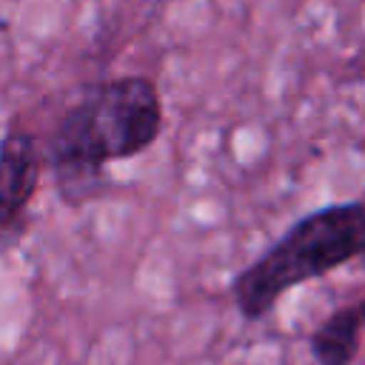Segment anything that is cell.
<instances>
[{"mask_svg":"<svg viewBox=\"0 0 365 365\" xmlns=\"http://www.w3.org/2000/svg\"><path fill=\"white\" fill-rule=\"evenodd\" d=\"M163 128V100L148 77L128 74L88 88L57 123L46 157L66 202L103 188V165L143 154Z\"/></svg>","mask_w":365,"mask_h":365,"instance_id":"6da1fadb","label":"cell"},{"mask_svg":"<svg viewBox=\"0 0 365 365\" xmlns=\"http://www.w3.org/2000/svg\"><path fill=\"white\" fill-rule=\"evenodd\" d=\"M43 151L26 131H11L0 143V228H11L37 191Z\"/></svg>","mask_w":365,"mask_h":365,"instance_id":"3957f363","label":"cell"},{"mask_svg":"<svg viewBox=\"0 0 365 365\" xmlns=\"http://www.w3.org/2000/svg\"><path fill=\"white\" fill-rule=\"evenodd\" d=\"M359 254H365V205L319 208L294 222L234 279V299L245 317H262L288 288L317 279Z\"/></svg>","mask_w":365,"mask_h":365,"instance_id":"7a4b0ae2","label":"cell"},{"mask_svg":"<svg viewBox=\"0 0 365 365\" xmlns=\"http://www.w3.org/2000/svg\"><path fill=\"white\" fill-rule=\"evenodd\" d=\"M359 334H362V317H359V308L351 305V308H342L336 311L334 317H328L311 345H314V354L322 365H348L354 356H356V348H359Z\"/></svg>","mask_w":365,"mask_h":365,"instance_id":"277c9868","label":"cell"},{"mask_svg":"<svg viewBox=\"0 0 365 365\" xmlns=\"http://www.w3.org/2000/svg\"><path fill=\"white\" fill-rule=\"evenodd\" d=\"M356 308H359V317H362V328H365V302H359Z\"/></svg>","mask_w":365,"mask_h":365,"instance_id":"5b68a950","label":"cell"}]
</instances>
